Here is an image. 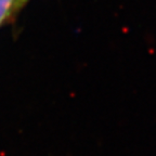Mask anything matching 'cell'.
I'll return each mask as SVG.
<instances>
[{
    "label": "cell",
    "instance_id": "cell-1",
    "mask_svg": "<svg viewBox=\"0 0 156 156\" xmlns=\"http://www.w3.org/2000/svg\"><path fill=\"white\" fill-rule=\"evenodd\" d=\"M19 9V0H0V25Z\"/></svg>",
    "mask_w": 156,
    "mask_h": 156
},
{
    "label": "cell",
    "instance_id": "cell-2",
    "mask_svg": "<svg viewBox=\"0 0 156 156\" xmlns=\"http://www.w3.org/2000/svg\"><path fill=\"white\" fill-rule=\"evenodd\" d=\"M28 0H19V8H21L22 5H24Z\"/></svg>",
    "mask_w": 156,
    "mask_h": 156
}]
</instances>
